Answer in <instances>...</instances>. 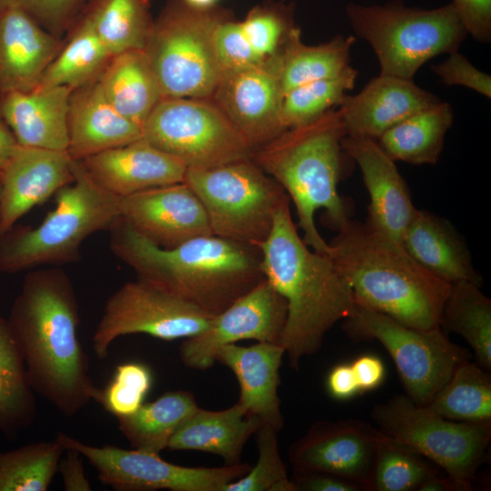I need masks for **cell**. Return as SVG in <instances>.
Here are the masks:
<instances>
[{"mask_svg": "<svg viewBox=\"0 0 491 491\" xmlns=\"http://www.w3.org/2000/svg\"><path fill=\"white\" fill-rule=\"evenodd\" d=\"M7 322L22 353L29 384L66 416H73L100 389L89 375L79 338V308L67 274L55 267L27 271Z\"/></svg>", "mask_w": 491, "mask_h": 491, "instance_id": "obj_1", "label": "cell"}, {"mask_svg": "<svg viewBox=\"0 0 491 491\" xmlns=\"http://www.w3.org/2000/svg\"><path fill=\"white\" fill-rule=\"evenodd\" d=\"M108 231L113 254L135 272L137 279L213 317L264 277L258 247L206 235L163 248L120 216Z\"/></svg>", "mask_w": 491, "mask_h": 491, "instance_id": "obj_2", "label": "cell"}, {"mask_svg": "<svg viewBox=\"0 0 491 491\" xmlns=\"http://www.w3.org/2000/svg\"><path fill=\"white\" fill-rule=\"evenodd\" d=\"M290 199L277 209L272 229L259 246L264 276L285 298L286 323L279 339L290 366L316 353L325 335L351 313L352 289L330 255L311 250L293 222Z\"/></svg>", "mask_w": 491, "mask_h": 491, "instance_id": "obj_3", "label": "cell"}, {"mask_svg": "<svg viewBox=\"0 0 491 491\" xmlns=\"http://www.w3.org/2000/svg\"><path fill=\"white\" fill-rule=\"evenodd\" d=\"M329 244L355 302L416 329L440 326L451 285L423 268L396 240L349 219Z\"/></svg>", "mask_w": 491, "mask_h": 491, "instance_id": "obj_4", "label": "cell"}, {"mask_svg": "<svg viewBox=\"0 0 491 491\" xmlns=\"http://www.w3.org/2000/svg\"><path fill=\"white\" fill-rule=\"evenodd\" d=\"M345 135L341 113L335 108L308 124L285 130L252 154V160L294 203L304 242L321 254L330 255L331 248L316 226V212L323 209L336 231L350 219L337 191L347 155L342 147Z\"/></svg>", "mask_w": 491, "mask_h": 491, "instance_id": "obj_5", "label": "cell"}, {"mask_svg": "<svg viewBox=\"0 0 491 491\" xmlns=\"http://www.w3.org/2000/svg\"><path fill=\"white\" fill-rule=\"evenodd\" d=\"M75 180L55 193V205L35 227L0 234V272L15 274L75 262L84 241L120 216L119 196L100 186L75 160Z\"/></svg>", "mask_w": 491, "mask_h": 491, "instance_id": "obj_6", "label": "cell"}, {"mask_svg": "<svg viewBox=\"0 0 491 491\" xmlns=\"http://www.w3.org/2000/svg\"><path fill=\"white\" fill-rule=\"evenodd\" d=\"M347 21L376 54L380 73L414 80L430 59L457 51L467 35L451 3L425 9L402 0L361 5L349 2Z\"/></svg>", "mask_w": 491, "mask_h": 491, "instance_id": "obj_7", "label": "cell"}, {"mask_svg": "<svg viewBox=\"0 0 491 491\" xmlns=\"http://www.w3.org/2000/svg\"><path fill=\"white\" fill-rule=\"evenodd\" d=\"M225 18L181 1L153 22L144 50L164 98H211L224 75L215 32Z\"/></svg>", "mask_w": 491, "mask_h": 491, "instance_id": "obj_8", "label": "cell"}, {"mask_svg": "<svg viewBox=\"0 0 491 491\" xmlns=\"http://www.w3.org/2000/svg\"><path fill=\"white\" fill-rule=\"evenodd\" d=\"M184 182L201 201L213 235L258 248L272 229L277 209L289 198L252 157L187 168Z\"/></svg>", "mask_w": 491, "mask_h": 491, "instance_id": "obj_9", "label": "cell"}, {"mask_svg": "<svg viewBox=\"0 0 491 491\" xmlns=\"http://www.w3.org/2000/svg\"><path fill=\"white\" fill-rule=\"evenodd\" d=\"M344 328L355 340H376L389 353L407 396L426 406L470 354L440 326L420 330L355 302Z\"/></svg>", "mask_w": 491, "mask_h": 491, "instance_id": "obj_10", "label": "cell"}, {"mask_svg": "<svg viewBox=\"0 0 491 491\" xmlns=\"http://www.w3.org/2000/svg\"><path fill=\"white\" fill-rule=\"evenodd\" d=\"M371 417L383 435L433 461L450 478L470 485L491 439V422L446 419L407 396L376 405Z\"/></svg>", "mask_w": 491, "mask_h": 491, "instance_id": "obj_11", "label": "cell"}, {"mask_svg": "<svg viewBox=\"0 0 491 491\" xmlns=\"http://www.w3.org/2000/svg\"><path fill=\"white\" fill-rule=\"evenodd\" d=\"M142 138L187 168L215 167L253 154L211 99L163 98L143 124Z\"/></svg>", "mask_w": 491, "mask_h": 491, "instance_id": "obj_12", "label": "cell"}, {"mask_svg": "<svg viewBox=\"0 0 491 491\" xmlns=\"http://www.w3.org/2000/svg\"><path fill=\"white\" fill-rule=\"evenodd\" d=\"M55 439L65 449L79 452L95 469L100 482L117 491H224L252 466L239 462L219 467H189L169 463L159 454L91 446L64 432Z\"/></svg>", "mask_w": 491, "mask_h": 491, "instance_id": "obj_13", "label": "cell"}, {"mask_svg": "<svg viewBox=\"0 0 491 491\" xmlns=\"http://www.w3.org/2000/svg\"><path fill=\"white\" fill-rule=\"evenodd\" d=\"M213 316L142 280L129 281L106 300L93 336L96 356H108L110 346L124 336L145 334L162 340L188 338L203 332Z\"/></svg>", "mask_w": 491, "mask_h": 491, "instance_id": "obj_14", "label": "cell"}, {"mask_svg": "<svg viewBox=\"0 0 491 491\" xmlns=\"http://www.w3.org/2000/svg\"><path fill=\"white\" fill-rule=\"evenodd\" d=\"M285 298L264 276L248 292L213 317L203 332L185 338L179 357L185 366L204 371L215 363L217 351L245 339L279 343L286 323Z\"/></svg>", "mask_w": 491, "mask_h": 491, "instance_id": "obj_15", "label": "cell"}, {"mask_svg": "<svg viewBox=\"0 0 491 491\" xmlns=\"http://www.w3.org/2000/svg\"><path fill=\"white\" fill-rule=\"evenodd\" d=\"M380 431L359 420L318 421L293 443L288 458L294 473H320L366 490Z\"/></svg>", "mask_w": 491, "mask_h": 491, "instance_id": "obj_16", "label": "cell"}, {"mask_svg": "<svg viewBox=\"0 0 491 491\" xmlns=\"http://www.w3.org/2000/svg\"><path fill=\"white\" fill-rule=\"evenodd\" d=\"M279 59L224 74L210 98L253 151L285 131Z\"/></svg>", "mask_w": 491, "mask_h": 491, "instance_id": "obj_17", "label": "cell"}, {"mask_svg": "<svg viewBox=\"0 0 491 491\" xmlns=\"http://www.w3.org/2000/svg\"><path fill=\"white\" fill-rule=\"evenodd\" d=\"M119 214L138 234L163 248L213 235L201 201L185 182L119 197Z\"/></svg>", "mask_w": 491, "mask_h": 491, "instance_id": "obj_18", "label": "cell"}, {"mask_svg": "<svg viewBox=\"0 0 491 491\" xmlns=\"http://www.w3.org/2000/svg\"><path fill=\"white\" fill-rule=\"evenodd\" d=\"M67 151L17 145L1 176L0 234L75 180Z\"/></svg>", "mask_w": 491, "mask_h": 491, "instance_id": "obj_19", "label": "cell"}, {"mask_svg": "<svg viewBox=\"0 0 491 491\" xmlns=\"http://www.w3.org/2000/svg\"><path fill=\"white\" fill-rule=\"evenodd\" d=\"M342 147L359 166L369 195L366 223L401 244L416 208L395 161L373 139L345 135Z\"/></svg>", "mask_w": 491, "mask_h": 491, "instance_id": "obj_20", "label": "cell"}, {"mask_svg": "<svg viewBox=\"0 0 491 491\" xmlns=\"http://www.w3.org/2000/svg\"><path fill=\"white\" fill-rule=\"evenodd\" d=\"M440 99L414 80L379 74L338 106L346 135L376 140L386 130Z\"/></svg>", "mask_w": 491, "mask_h": 491, "instance_id": "obj_21", "label": "cell"}, {"mask_svg": "<svg viewBox=\"0 0 491 491\" xmlns=\"http://www.w3.org/2000/svg\"><path fill=\"white\" fill-rule=\"evenodd\" d=\"M80 162L100 186L119 197L182 183L187 170L180 160L143 138Z\"/></svg>", "mask_w": 491, "mask_h": 491, "instance_id": "obj_22", "label": "cell"}, {"mask_svg": "<svg viewBox=\"0 0 491 491\" xmlns=\"http://www.w3.org/2000/svg\"><path fill=\"white\" fill-rule=\"evenodd\" d=\"M61 48L55 35L25 11H0V94L35 89Z\"/></svg>", "mask_w": 491, "mask_h": 491, "instance_id": "obj_23", "label": "cell"}, {"mask_svg": "<svg viewBox=\"0 0 491 491\" xmlns=\"http://www.w3.org/2000/svg\"><path fill=\"white\" fill-rule=\"evenodd\" d=\"M284 356L285 350L279 344L266 342L249 346L227 345L215 355V362L227 366L238 381L237 402L249 415L277 432L284 426L278 396L279 369Z\"/></svg>", "mask_w": 491, "mask_h": 491, "instance_id": "obj_24", "label": "cell"}, {"mask_svg": "<svg viewBox=\"0 0 491 491\" xmlns=\"http://www.w3.org/2000/svg\"><path fill=\"white\" fill-rule=\"evenodd\" d=\"M72 91L57 85L0 94V119L20 145L66 151Z\"/></svg>", "mask_w": 491, "mask_h": 491, "instance_id": "obj_25", "label": "cell"}, {"mask_svg": "<svg viewBox=\"0 0 491 491\" xmlns=\"http://www.w3.org/2000/svg\"><path fill=\"white\" fill-rule=\"evenodd\" d=\"M67 125L66 151L76 161L142 138V128L111 105L98 79L72 91Z\"/></svg>", "mask_w": 491, "mask_h": 491, "instance_id": "obj_26", "label": "cell"}, {"mask_svg": "<svg viewBox=\"0 0 491 491\" xmlns=\"http://www.w3.org/2000/svg\"><path fill=\"white\" fill-rule=\"evenodd\" d=\"M401 245L410 256L436 277L453 285L469 281L481 286L465 240L446 218L416 209Z\"/></svg>", "mask_w": 491, "mask_h": 491, "instance_id": "obj_27", "label": "cell"}, {"mask_svg": "<svg viewBox=\"0 0 491 491\" xmlns=\"http://www.w3.org/2000/svg\"><path fill=\"white\" fill-rule=\"evenodd\" d=\"M261 425L238 402L220 411L198 407L173 435L167 449L210 453L225 465L237 464L246 442Z\"/></svg>", "mask_w": 491, "mask_h": 491, "instance_id": "obj_28", "label": "cell"}, {"mask_svg": "<svg viewBox=\"0 0 491 491\" xmlns=\"http://www.w3.org/2000/svg\"><path fill=\"white\" fill-rule=\"evenodd\" d=\"M98 81L111 105L141 128L164 98L144 49L113 55Z\"/></svg>", "mask_w": 491, "mask_h": 491, "instance_id": "obj_29", "label": "cell"}, {"mask_svg": "<svg viewBox=\"0 0 491 491\" xmlns=\"http://www.w3.org/2000/svg\"><path fill=\"white\" fill-rule=\"evenodd\" d=\"M453 120L451 105L440 100L395 125L376 141L395 162L435 165Z\"/></svg>", "mask_w": 491, "mask_h": 491, "instance_id": "obj_30", "label": "cell"}, {"mask_svg": "<svg viewBox=\"0 0 491 491\" xmlns=\"http://www.w3.org/2000/svg\"><path fill=\"white\" fill-rule=\"evenodd\" d=\"M198 407L189 391L165 392L155 401L143 404L135 413L117 417L118 428L133 449L159 454Z\"/></svg>", "mask_w": 491, "mask_h": 491, "instance_id": "obj_31", "label": "cell"}, {"mask_svg": "<svg viewBox=\"0 0 491 491\" xmlns=\"http://www.w3.org/2000/svg\"><path fill=\"white\" fill-rule=\"evenodd\" d=\"M35 416V393L22 353L7 319L0 316V431L14 440L33 425Z\"/></svg>", "mask_w": 491, "mask_h": 491, "instance_id": "obj_32", "label": "cell"}, {"mask_svg": "<svg viewBox=\"0 0 491 491\" xmlns=\"http://www.w3.org/2000/svg\"><path fill=\"white\" fill-rule=\"evenodd\" d=\"M353 35H336L318 45L301 42L296 28L286 43L279 59V78L284 95L306 83L336 77L351 66Z\"/></svg>", "mask_w": 491, "mask_h": 491, "instance_id": "obj_33", "label": "cell"}, {"mask_svg": "<svg viewBox=\"0 0 491 491\" xmlns=\"http://www.w3.org/2000/svg\"><path fill=\"white\" fill-rule=\"evenodd\" d=\"M80 16L69 42L47 66L37 87L64 85L75 90L96 81L107 66L113 55L89 17L85 13Z\"/></svg>", "mask_w": 491, "mask_h": 491, "instance_id": "obj_34", "label": "cell"}, {"mask_svg": "<svg viewBox=\"0 0 491 491\" xmlns=\"http://www.w3.org/2000/svg\"><path fill=\"white\" fill-rule=\"evenodd\" d=\"M439 326L461 336L472 347L479 365L491 368V300L480 286L460 281L451 285Z\"/></svg>", "mask_w": 491, "mask_h": 491, "instance_id": "obj_35", "label": "cell"}, {"mask_svg": "<svg viewBox=\"0 0 491 491\" xmlns=\"http://www.w3.org/2000/svg\"><path fill=\"white\" fill-rule=\"evenodd\" d=\"M483 368L470 360L460 364L425 408L450 420L491 422V376Z\"/></svg>", "mask_w": 491, "mask_h": 491, "instance_id": "obj_36", "label": "cell"}, {"mask_svg": "<svg viewBox=\"0 0 491 491\" xmlns=\"http://www.w3.org/2000/svg\"><path fill=\"white\" fill-rule=\"evenodd\" d=\"M150 0H91L83 13L112 55L144 49L153 22Z\"/></svg>", "mask_w": 491, "mask_h": 491, "instance_id": "obj_37", "label": "cell"}, {"mask_svg": "<svg viewBox=\"0 0 491 491\" xmlns=\"http://www.w3.org/2000/svg\"><path fill=\"white\" fill-rule=\"evenodd\" d=\"M65 451L57 439L0 451V491H46Z\"/></svg>", "mask_w": 491, "mask_h": 491, "instance_id": "obj_38", "label": "cell"}, {"mask_svg": "<svg viewBox=\"0 0 491 491\" xmlns=\"http://www.w3.org/2000/svg\"><path fill=\"white\" fill-rule=\"evenodd\" d=\"M358 71L352 65L343 74L293 88L284 95L282 124L285 130L308 124L339 106L355 86Z\"/></svg>", "mask_w": 491, "mask_h": 491, "instance_id": "obj_39", "label": "cell"}, {"mask_svg": "<svg viewBox=\"0 0 491 491\" xmlns=\"http://www.w3.org/2000/svg\"><path fill=\"white\" fill-rule=\"evenodd\" d=\"M436 474L423 456L380 432L366 491H418Z\"/></svg>", "mask_w": 491, "mask_h": 491, "instance_id": "obj_40", "label": "cell"}, {"mask_svg": "<svg viewBox=\"0 0 491 491\" xmlns=\"http://www.w3.org/2000/svg\"><path fill=\"white\" fill-rule=\"evenodd\" d=\"M277 433L270 426H259L255 434L258 451L256 465L227 484L224 491H297L280 456Z\"/></svg>", "mask_w": 491, "mask_h": 491, "instance_id": "obj_41", "label": "cell"}, {"mask_svg": "<svg viewBox=\"0 0 491 491\" xmlns=\"http://www.w3.org/2000/svg\"><path fill=\"white\" fill-rule=\"evenodd\" d=\"M152 382V371L146 365L121 364L105 388L100 389L97 403L116 418L129 416L144 404Z\"/></svg>", "mask_w": 491, "mask_h": 491, "instance_id": "obj_42", "label": "cell"}, {"mask_svg": "<svg viewBox=\"0 0 491 491\" xmlns=\"http://www.w3.org/2000/svg\"><path fill=\"white\" fill-rule=\"evenodd\" d=\"M91 0H0V11L15 7L56 35L74 24Z\"/></svg>", "mask_w": 491, "mask_h": 491, "instance_id": "obj_43", "label": "cell"}, {"mask_svg": "<svg viewBox=\"0 0 491 491\" xmlns=\"http://www.w3.org/2000/svg\"><path fill=\"white\" fill-rule=\"evenodd\" d=\"M215 46L224 74L267 64L251 46L240 22L223 20L215 32Z\"/></svg>", "mask_w": 491, "mask_h": 491, "instance_id": "obj_44", "label": "cell"}, {"mask_svg": "<svg viewBox=\"0 0 491 491\" xmlns=\"http://www.w3.org/2000/svg\"><path fill=\"white\" fill-rule=\"evenodd\" d=\"M432 71L446 85H461L478 94L491 97V76L477 69L462 54L454 51L437 65H432Z\"/></svg>", "mask_w": 491, "mask_h": 491, "instance_id": "obj_45", "label": "cell"}, {"mask_svg": "<svg viewBox=\"0 0 491 491\" xmlns=\"http://www.w3.org/2000/svg\"><path fill=\"white\" fill-rule=\"evenodd\" d=\"M467 35L480 43L491 41V0H452Z\"/></svg>", "mask_w": 491, "mask_h": 491, "instance_id": "obj_46", "label": "cell"}, {"mask_svg": "<svg viewBox=\"0 0 491 491\" xmlns=\"http://www.w3.org/2000/svg\"><path fill=\"white\" fill-rule=\"evenodd\" d=\"M292 481L296 490L304 491H361L362 487L343 478L320 473H294Z\"/></svg>", "mask_w": 491, "mask_h": 491, "instance_id": "obj_47", "label": "cell"}, {"mask_svg": "<svg viewBox=\"0 0 491 491\" xmlns=\"http://www.w3.org/2000/svg\"><path fill=\"white\" fill-rule=\"evenodd\" d=\"M65 453L58 466L65 490L90 491L92 487L85 473L82 455L71 448H66Z\"/></svg>", "mask_w": 491, "mask_h": 491, "instance_id": "obj_48", "label": "cell"}, {"mask_svg": "<svg viewBox=\"0 0 491 491\" xmlns=\"http://www.w3.org/2000/svg\"><path fill=\"white\" fill-rule=\"evenodd\" d=\"M351 366L355 373L360 393L374 390L384 381L386 368L382 360L374 355H362Z\"/></svg>", "mask_w": 491, "mask_h": 491, "instance_id": "obj_49", "label": "cell"}, {"mask_svg": "<svg viewBox=\"0 0 491 491\" xmlns=\"http://www.w3.org/2000/svg\"><path fill=\"white\" fill-rule=\"evenodd\" d=\"M326 388L328 394L337 400H347L360 393L351 364L335 366L327 375Z\"/></svg>", "mask_w": 491, "mask_h": 491, "instance_id": "obj_50", "label": "cell"}, {"mask_svg": "<svg viewBox=\"0 0 491 491\" xmlns=\"http://www.w3.org/2000/svg\"><path fill=\"white\" fill-rule=\"evenodd\" d=\"M473 485L456 481L449 476H440L436 473L426 478L418 491H469Z\"/></svg>", "mask_w": 491, "mask_h": 491, "instance_id": "obj_51", "label": "cell"}, {"mask_svg": "<svg viewBox=\"0 0 491 491\" xmlns=\"http://www.w3.org/2000/svg\"><path fill=\"white\" fill-rule=\"evenodd\" d=\"M17 145L9 127L0 119V176Z\"/></svg>", "mask_w": 491, "mask_h": 491, "instance_id": "obj_52", "label": "cell"}, {"mask_svg": "<svg viewBox=\"0 0 491 491\" xmlns=\"http://www.w3.org/2000/svg\"><path fill=\"white\" fill-rule=\"evenodd\" d=\"M186 5L195 8H209L217 0H182Z\"/></svg>", "mask_w": 491, "mask_h": 491, "instance_id": "obj_53", "label": "cell"}, {"mask_svg": "<svg viewBox=\"0 0 491 491\" xmlns=\"http://www.w3.org/2000/svg\"><path fill=\"white\" fill-rule=\"evenodd\" d=\"M0 197H1V185H0Z\"/></svg>", "mask_w": 491, "mask_h": 491, "instance_id": "obj_54", "label": "cell"}]
</instances>
